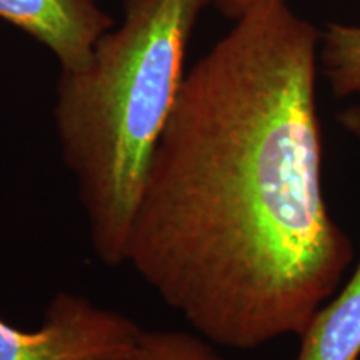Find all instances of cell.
<instances>
[{
    "mask_svg": "<svg viewBox=\"0 0 360 360\" xmlns=\"http://www.w3.org/2000/svg\"><path fill=\"white\" fill-rule=\"evenodd\" d=\"M319 45L259 0L187 72L152 157L125 262L220 347L299 337L354 262L323 193Z\"/></svg>",
    "mask_w": 360,
    "mask_h": 360,
    "instance_id": "6da1fadb",
    "label": "cell"
},
{
    "mask_svg": "<svg viewBox=\"0 0 360 360\" xmlns=\"http://www.w3.org/2000/svg\"><path fill=\"white\" fill-rule=\"evenodd\" d=\"M215 0H124L79 70H60L53 120L74 175L90 245L120 265L162 130L186 79L199 17Z\"/></svg>",
    "mask_w": 360,
    "mask_h": 360,
    "instance_id": "7a4b0ae2",
    "label": "cell"
},
{
    "mask_svg": "<svg viewBox=\"0 0 360 360\" xmlns=\"http://www.w3.org/2000/svg\"><path fill=\"white\" fill-rule=\"evenodd\" d=\"M141 330L124 314L62 290L34 330L13 327L0 315V360H122Z\"/></svg>",
    "mask_w": 360,
    "mask_h": 360,
    "instance_id": "3957f363",
    "label": "cell"
},
{
    "mask_svg": "<svg viewBox=\"0 0 360 360\" xmlns=\"http://www.w3.org/2000/svg\"><path fill=\"white\" fill-rule=\"evenodd\" d=\"M0 20L47 47L60 70L82 69L97 40L112 29L97 0H0Z\"/></svg>",
    "mask_w": 360,
    "mask_h": 360,
    "instance_id": "277c9868",
    "label": "cell"
},
{
    "mask_svg": "<svg viewBox=\"0 0 360 360\" xmlns=\"http://www.w3.org/2000/svg\"><path fill=\"white\" fill-rule=\"evenodd\" d=\"M330 299L317 309L299 335L295 360L360 359V259Z\"/></svg>",
    "mask_w": 360,
    "mask_h": 360,
    "instance_id": "5b68a950",
    "label": "cell"
},
{
    "mask_svg": "<svg viewBox=\"0 0 360 360\" xmlns=\"http://www.w3.org/2000/svg\"><path fill=\"white\" fill-rule=\"evenodd\" d=\"M319 67L335 98L360 101V25L328 22L321 32Z\"/></svg>",
    "mask_w": 360,
    "mask_h": 360,
    "instance_id": "8992f818",
    "label": "cell"
},
{
    "mask_svg": "<svg viewBox=\"0 0 360 360\" xmlns=\"http://www.w3.org/2000/svg\"><path fill=\"white\" fill-rule=\"evenodd\" d=\"M122 360H227L199 334L184 330H146Z\"/></svg>",
    "mask_w": 360,
    "mask_h": 360,
    "instance_id": "52a82bcc",
    "label": "cell"
},
{
    "mask_svg": "<svg viewBox=\"0 0 360 360\" xmlns=\"http://www.w3.org/2000/svg\"><path fill=\"white\" fill-rule=\"evenodd\" d=\"M337 124L360 143V102L350 103L337 112Z\"/></svg>",
    "mask_w": 360,
    "mask_h": 360,
    "instance_id": "ba28073f",
    "label": "cell"
},
{
    "mask_svg": "<svg viewBox=\"0 0 360 360\" xmlns=\"http://www.w3.org/2000/svg\"><path fill=\"white\" fill-rule=\"evenodd\" d=\"M257 2L259 0H215L214 6L217 7L219 12L227 17V19L236 20Z\"/></svg>",
    "mask_w": 360,
    "mask_h": 360,
    "instance_id": "9c48e42d",
    "label": "cell"
}]
</instances>
